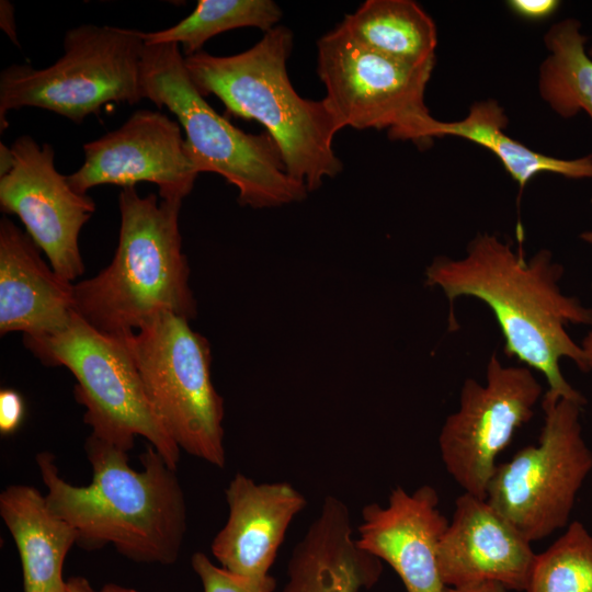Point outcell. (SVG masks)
<instances>
[{
    "instance_id": "obj_2",
    "label": "cell",
    "mask_w": 592,
    "mask_h": 592,
    "mask_svg": "<svg viewBox=\"0 0 592 592\" xmlns=\"http://www.w3.org/2000/svg\"><path fill=\"white\" fill-rule=\"evenodd\" d=\"M84 449L92 480L81 487L60 477L52 453L36 455L46 501L76 530L77 544L86 549L112 544L133 561L173 563L186 532V505L175 470L150 444L139 455V471L130 467L128 452L93 435Z\"/></svg>"
},
{
    "instance_id": "obj_25",
    "label": "cell",
    "mask_w": 592,
    "mask_h": 592,
    "mask_svg": "<svg viewBox=\"0 0 592 592\" xmlns=\"http://www.w3.org/2000/svg\"><path fill=\"white\" fill-rule=\"evenodd\" d=\"M192 568L202 581L204 592H273L276 585L272 576L243 577L214 565L203 553H195Z\"/></svg>"
},
{
    "instance_id": "obj_13",
    "label": "cell",
    "mask_w": 592,
    "mask_h": 592,
    "mask_svg": "<svg viewBox=\"0 0 592 592\" xmlns=\"http://www.w3.org/2000/svg\"><path fill=\"white\" fill-rule=\"evenodd\" d=\"M82 166L67 175L80 194L101 184L155 183L161 200L182 202L200 174L179 124L158 111L139 110L118 128L83 145Z\"/></svg>"
},
{
    "instance_id": "obj_30",
    "label": "cell",
    "mask_w": 592,
    "mask_h": 592,
    "mask_svg": "<svg viewBox=\"0 0 592 592\" xmlns=\"http://www.w3.org/2000/svg\"><path fill=\"white\" fill-rule=\"evenodd\" d=\"M62 592H96L83 577H71L66 581Z\"/></svg>"
},
{
    "instance_id": "obj_32",
    "label": "cell",
    "mask_w": 592,
    "mask_h": 592,
    "mask_svg": "<svg viewBox=\"0 0 592 592\" xmlns=\"http://www.w3.org/2000/svg\"><path fill=\"white\" fill-rule=\"evenodd\" d=\"M581 348L585 356L587 372L592 371V331L583 339Z\"/></svg>"
},
{
    "instance_id": "obj_35",
    "label": "cell",
    "mask_w": 592,
    "mask_h": 592,
    "mask_svg": "<svg viewBox=\"0 0 592 592\" xmlns=\"http://www.w3.org/2000/svg\"><path fill=\"white\" fill-rule=\"evenodd\" d=\"M589 56L592 58V46H591V48L589 50Z\"/></svg>"
},
{
    "instance_id": "obj_20",
    "label": "cell",
    "mask_w": 592,
    "mask_h": 592,
    "mask_svg": "<svg viewBox=\"0 0 592 592\" xmlns=\"http://www.w3.org/2000/svg\"><path fill=\"white\" fill-rule=\"evenodd\" d=\"M508 123V116L499 103L486 100L475 102L460 121H440L436 132L437 137H462L490 150L521 190L542 172L570 179H592V155L559 159L536 152L504 133Z\"/></svg>"
},
{
    "instance_id": "obj_21",
    "label": "cell",
    "mask_w": 592,
    "mask_h": 592,
    "mask_svg": "<svg viewBox=\"0 0 592 592\" xmlns=\"http://www.w3.org/2000/svg\"><path fill=\"white\" fill-rule=\"evenodd\" d=\"M580 21L569 18L553 24L544 36L548 56L539 67L542 99L563 118L579 112L592 122V58Z\"/></svg>"
},
{
    "instance_id": "obj_15",
    "label": "cell",
    "mask_w": 592,
    "mask_h": 592,
    "mask_svg": "<svg viewBox=\"0 0 592 592\" xmlns=\"http://www.w3.org/2000/svg\"><path fill=\"white\" fill-rule=\"evenodd\" d=\"M535 557L531 542L486 499L467 492L456 499L437 554L446 587L493 581L524 591Z\"/></svg>"
},
{
    "instance_id": "obj_34",
    "label": "cell",
    "mask_w": 592,
    "mask_h": 592,
    "mask_svg": "<svg viewBox=\"0 0 592 592\" xmlns=\"http://www.w3.org/2000/svg\"><path fill=\"white\" fill-rule=\"evenodd\" d=\"M580 238L588 243H592V231H584L580 235Z\"/></svg>"
},
{
    "instance_id": "obj_3",
    "label": "cell",
    "mask_w": 592,
    "mask_h": 592,
    "mask_svg": "<svg viewBox=\"0 0 592 592\" xmlns=\"http://www.w3.org/2000/svg\"><path fill=\"white\" fill-rule=\"evenodd\" d=\"M292 48V31L277 25L242 53L201 50L184 61L202 95L217 96L230 114L265 128L289 177L309 192L342 171L332 145L343 128L325 98L304 99L294 89L287 72Z\"/></svg>"
},
{
    "instance_id": "obj_17",
    "label": "cell",
    "mask_w": 592,
    "mask_h": 592,
    "mask_svg": "<svg viewBox=\"0 0 592 592\" xmlns=\"http://www.w3.org/2000/svg\"><path fill=\"white\" fill-rule=\"evenodd\" d=\"M75 314L73 285L41 258L27 232L0 221V332L39 339L62 330Z\"/></svg>"
},
{
    "instance_id": "obj_29",
    "label": "cell",
    "mask_w": 592,
    "mask_h": 592,
    "mask_svg": "<svg viewBox=\"0 0 592 592\" xmlns=\"http://www.w3.org/2000/svg\"><path fill=\"white\" fill-rule=\"evenodd\" d=\"M506 590L498 582L485 581L462 587H446L444 592H506Z\"/></svg>"
},
{
    "instance_id": "obj_22",
    "label": "cell",
    "mask_w": 592,
    "mask_h": 592,
    "mask_svg": "<svg viewBox=\"0 0 592 592\" xmlns=\"http://www.w3.org/2000/svg\"><path fill=\"white\" fill-rule=\"evenodd\" d=\"M280 5L272 0H200L190 15L171 27L143 32L145 45H182L186 56L201 52L213 36L239 27L265 33L277 26Z\"/></svg>"
},
{
    "instance_id": "obj_1",
    "label": "cell",
    "mask_w": 592,
    "mask_h": 592,
    "mask_svg": "<svg viewBox=\"0 0 592 592\" xmlns=\"http://www.w3.org/2000/svg\"><path fill=\"white\" fill-rule=\"evenodd\" d=\"M562 267L549 250L526 260L510 241L478 234L462 258L437 257L425 270V284L449 300V330L457 329L454 301L462 296L483 301L504 339V352L543 374L548 390L585 405L560 369L562 358L587 372L585 356L568 333V325H592V309L562 293Z\"/></svg>"
},
{
    "instance_id": "obj_23",
    "label": "cell",
    "mask_w": 592,
    "mask_h": 592,
    "mask_svg": "<svg viewBox=\"0 0 592 592\" xmlns=\"http://www.w3.org/2000/svg\"><path fill=\"white\" fill-rule=\"evenodd\" d=\"M524 592H592V534L579 521L536 554Z\"/></svg>"
},
{
    "instance_id": "obj_8",
    "label": "cell",
    "mask_w": 592,
    "mask_h": 592,
    "mask_svg": "<svg viewBox=\"0 0 592 592\" xmlns=\"http://www.w3.org/2000/svg\"><path fill=\"white\" fill-rule=\"evenodd\" d=\"M187 319L166 312L121 340L167 432L187 454L223 468L224 399L210 379V348Z\"/></svg>"
},
{
    "instance_id": "obj_5",
    "label": "cell",
    "mask_w": 592,
    "mask_h": 592,
    "mask_svg": "<svg viewBox=\"0 0 592 592\" xmlns=\"http://www.w3.org/2000/svg\"><path fill=\"white\" fill-rule=\"evenodd\" d=\"M141 83L145 99L177 116L198 172L217 173L236 186L242 206L276 207L307 196L266 132L244 133L207 103L189 76L179 45H145Z\"/></svg>"
},
{
    "instance_id": "obj_31",
    "label": "cell",
    "mask_w": 592,
    "mask_h": 592,
    "mask_svg": "<svg viewBox=\"0 0 592 592\" xmlns=\"http://www.w3.org/2000/svg\"><path fill=\"white\" fill-rule=\"evenodd\" d=\"M0 145V177H2L13 167L14 157L11 147H7L2 143Z\"/></svg>"
},
{
    "instance_id": "obj_14",
    "label": "cell",
    "mask_w": 592,
    "mask_h": 592,
    "mask_svg": "<svg viewBox=\"0 0 592 592\" xmlns=\"http://www.w3.org/2000/svg\"><path fill=\"white\" fill-rule=\"evenodd\" d=\"M437 491L429 485L412 493L391 490L388 504L371 503L362 510L358 547L386 561L407 592H444L437 554L448 520L439 506Z\"/></svg>"
},
{
    "instance_id": "obj_24",
    "label": "cell",
    "mask_w": 592,
    "mask_h": 592,
    "mask_svg": "<svg viewBox=\"0 0 592 592\" xmlns=\"http://www.w3.org/2000/svg\"><path fill=\"white\" fill-rule=\"evenodd\" d=\"M288 577L282 592H360L378 580L361 567L325 560L289 562Z\"/></svg>"
},
{
    "instance_id": "obj_10",
    "label": "cell",
    "mask_w": 592,
    "mask_h": 592,
    "mask_svg": "<svg viewBox=\"0 0 592 592\" xmlns=\"http://www.w3.org/2000/svg\"><path fill=\"white\" fill-rule=\"evenodd\" d=\"M434 64L411 66L377 54L339 24L317 42V72L342 128L386 129L394 140L428 146L439 122L424 103Z\"/></svg>"
},
{
    "instance_id": "obj_28",
    "label": "cell",
    "mask_w": 592,
    "mask_h": 592,
    "mask_svg": "<svg viewBox=\"0 0 592 592\" xmlns=\"http://www.w3.org/2000/svg\"><path fill=\"white\" fill-rule=\"evenodd\" d=\"M0 25L10 39L19 46L14 21V8L13 4L7 0H1L0 2Z\"/></svg>"
},
{
    "instance_id": "obj_6",
    "label": "cell",
    "mask_w": 592,
    "mask_h": 592,
    "mask_svg": "<svg viewBox=\"0 0 592 592\" xmlns=\"http://www.w3.org/2000/svg\"><path fill=\"white\" fill-rule=\"evenodd\" d=\"M144 48L138 30L82 24L67 31L64 54L53 65H11L1 72V132L8 127V112L25 106L80 123L107 103H138L145 98Z\"/></svg>"
},
{
    "instance_id": "obj_26",
    "label": "cell",
    "mask_w": 592,
    "mask_h": 592,
    "mask_svg": "<svg viewBox=\"0 0 592 592\" xmlns=\"http://www.w3.org/2000/svg\"><path fill=\"white\" fill-rule=\"evenodd\" d=\"M24 418V401L13 389L0 391V432L2 435L14 433Z\"/></svg>"
},
{
    "instance_id": "obj_16",
    "label": "cell",
    "mask_w": 592,
    "mask_h": 592,
    "mask_svg": "<svg viewBox=\"0 0 592 592\" xmlns=\"http://www.w3.org/2000/svg\"><path fill=\"white\" fill-rule=\"evenodd\" d=\"M229 515L210 549L220 567L239 576L262 578L275 560L305 497L287 482L257 483L237 474L226 491Z\"/></svg>"
},
{
    "instance_id": "obj_12",
    "label": "cell",
    "mask_w": 592,
    "mask_h": 592,
    "mask_svg": "<svg viewBox=\"0 0 592 592\" xmlns=\"http://www.w3.org/2000/svg\"><path fill=\"white\" fill-rule=\"evenodd\" d=\"M11 150L13 167L0 177L1 210L20 218L56 274L71 282L84 271L78 237L95 204L56 170L49 144L39 146L23 135L12 143Z\"/></svg>"
},
{
    "instance_id": "obj_4",
    "label": "cell",
    "mask_w": 592,
    "mask_h": 592,
    "mask_svg": "<svg viewBox=\"0 0 592 592\" xmlns=\"http://www.w3.org/2000/svg\"><path fill=\"white\" fill-rule=\"evenodd\" d=\"M181 204L140 196L135 186L122 189L114 258L96 276L73 285L75 311L98 331L121 339L161 314L195 317L179 229Z\"/></svg>"
},
{
    "instance_id": "obj_19",
    "label": "cell",
    "mask_w": 592,
    "mask_h": 592,
    "mask_svg": "<svg viewBox=\"0 0 592 592\" xmlns=\"http://www.w3.org/2000/svg\"><path fill=\"white\" fill-rule=\"evenodd\" d=\"M340 24L358 44L390 59L435 64L436 26L412 0H367Z\"/></svg>"
},
{
    "instance_id": "obj_11",
    "label": "cell",
    "mask_w": 592,
    "mask_h": 592,
    "mask_svg": "<svg viewBox=\"0 0 592 592\" xmlns=\"http://www.w3.org/2000/svg\"><path fill=\"white\" fill-rule=\"evenodd\" d=\"M542 397L530 367L503 365L494 354L483 384L465 379L458 409L445 419L439 435L443 464L464 492L486 499L498 455L532 419Z\"/></svg>"
},
{
    "instance_id": "obj_7",
    "label": "cell",
    "mask_w": 592,
    "mask_h": 592,
    "mask_svg": "<svg viewBox=\"0 0 592 592\" xmlns=\"http://www.w3.org/2000/svg\"><path fill=\"white\" fill-rule=\"evenodd\" d=\"M24 343L44 364L72 373L75 397L86 407L91 435L125 452L143 436L177 470L181 448L155 413L121 339L98 331L75 311L62 330Z\"/></svg>"
},
{
    "instance_id": "obj_33",
    "label": "cell",
    "mask_w": 592,
    "mask_h": 592,
    "mask_svg": "<svg viewBox=\"0 0 592 592\" xmlns=\"http://www.w3.org/2000/svg\"><path fill=\"white\" fill-rule=\"evenodd\" d=\"M100 592H140V591L132 589V588L123 587L119 584L109 583L104 585Z\"/></svg>"
},
{
    "instance_id": "obj_18",
    "label": "cell",
    "mask_w": 592,
    "mask_h": 592,
    "mask_svg": "<svg viewBox=\"0 0 592 592\" xmlns=\"http://www.w3.org/2000/svg\"><path fill=\"white\" fill-rule=\"evenodd\" d=\"M0 515L21 558L24 592H62V566L78 533L35 487L11 485L0 494Z\"/></svg>"
},
{
    "instance_id": "obj_27",
    "label": "cell",
    "mask_w": 592,
    "mask_h": 592,
    "mask_svg": "<svg viewBox=\"0 0 592 592\" xmlns=\"http://www.w3.org/2000/svg\"><path fill=\"white\" fill-rule=\"evenodd\" d=\"M557 0H511L508 5L520 16L539 20L551 15L559 7Z\"/></svg>"
},
{
    "instance_id": "obj_9",
    "label": "cell",
    "mask_w": 592,
    "mask_h": 592,
    "mask_svg": "<svg viewBox=\"0 0 592 592\" xmlns=\"http://www.w3.org/2000/svg\"><path fill=\"white\" fill-rule=\"evenodd\" d=\"M584 405L547 390L537 444L498 464L486 500L528 542L563 528L592 471V451L581 424Z\"/></svg>"
}]
</instances>
